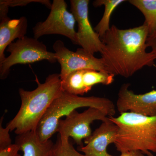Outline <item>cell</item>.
<instances>
[{"label":"cell","mask_w":156,"mask_h":156,"mask_svg":"<svg viewBox=\"0 0 156 156\" xmlns=\"http://www.w3.org/2000/svg\"><path fill=\"white\" fill-rule=\"evenodd\" d=\"M149 35L144 23L126 29L112 25L101 39L103 46L100 53L105 71L128 78L145 66L154 65L156 53L146 50Z\"/></svg>","instance_id":"1"},{"label":"cell","mask_w":156,"mask_h":156,"mask_svg":"<svg viewBox=\"0 0 156 156\" xmlns=\"http://www.w3.org/2000/svg\"><path fill=\"white\" fill-rule=\"evenodd\" d=\"M20 151L19 147L14 144L5 148L0 149V156H21L19 153Z\"/></svg>","instance_id":"20"},{"label":"cell","mask_w":156,"mask_h":156,"mask_svg":"<svg viewBox=\"0 0 156 156\" xmlns=\"http://www.w3.org/2000/svg\"><path fill=\"white\" fill-rule=\"evenodd\" d=\"M144 155L139 151H129L122 153L119 156H144Z\"/></svg>","instance_id":"22"},{"label":"cell","mask_w":156,"mask_h":156,"mask_svg":"<svg viewBox=\"0 0 156 156\" xmlns=\"http://www.w3.org/2000/svg\"><path fill=\"white\" fill-rule=\"evenodd\" d=\"M108 119L105 112L95 108H89L82 113L75 110L66 116L65 119L59 121L57 132L61 140H67L72 137L79 147H81L84 146L83 140L92 134L91 124L95 121L103 122Z\"/></svg>","instance_id":"7"},{"label":"cell","mask_w":156,"mask_h":156,"mask_svg":"<svg viewBox=\"0 0 156 156\" xmlns=\"http://www.w3.org/2000/svg\"><path fill=\"white\" fill-rule=\"evenodd\" d=\"M28 22L26 17L11 19L8 16L0 17V64L6 57L5 51L16 39L22 38L27 33Z\"/></svg>","instance_id":"12"},{"label":"cell","mask_w":156,"mask_h":156,"mask_svg":"<svg viewBox=\"0 0 156 156\" xmlns=\"http://www.w3.org/2000/svg\"><path fill=\"white\" fill-rule=\"evenodd\" d=\"M148 48H150L151 51L156 53V31L149 35L147 41Z\"/></svg>","instance_id":"21"},{"label":"cell","mask_w":156,"mask_h":156,"mask_svg":"<svg viewBox=\"0 0 156 156\" xmlns=\"http://www.w3.org/2000/svg\"><path fill=\"white\" fill-rule=\"evenodd\" d=\"M4 115L0 120V149H4L11 145L12 140L9 132L10 130L7 128H3L2 122Z\"/></svg>","instance_id":"19"},{"label":"cell","mask_w":156,"mask_h":156,"mask_svg":"<svg viewBox=\"0 0 156 156\" xmlns=\"http://www.w3.org/2000/svg\"><path fill=\"white\" fill-rule=\"evenodd\" d=\"M52 156H87L81 154L74 147L69 140H62L59 136L54 144Z\"/></svg>","instance_id":"17"},{"label":"cell","mask_w":156,"mask_h":156,"mask_svg":"<svg viewBox=\"0 0 156 156\" xmlns=\"http://www.w3.org/2000/svg\"><path fill=\"white\" fill-rule=\"evenodd\" d=\"M53 49L61 66V80L78 70L91 69L106 72L102 58H96L83 48H78L73 52L68 49L61 40H57L53 44Z\"/></svg>","instance_id":"8"},{"label":"cell","mask_w":156,"mask_h":156,"mask_svg":"<svg viewBox=\"0 0 156 156\" xmlns=\"http://www.w3.org/2000/svg\"><path fill=\"white\" fill-rule=\"evenodd\" d=\"M83 107L99 109L108 117L114 116L116 113L114 104L108 98L94 96L83 97L63 91L52 102L40 121L36 131L39 139L42 141L50 140L57 132L62 118Z\"/></svg>","instance_id":"4"},{"label":"cell","mask_w":156,"mask_h":156,"mask_svg":"<svg viewBox=\"0 0 156 156\" xmlns=\"http://www.w3.org/2000/svg\"><path fill=\"white\" fill-rule=\"evenodd\" d=\"M7 51L10 55L0 64L1 80L8 77L10 69L15 65L30 64L44 60L51 63L57 62L55 53L48 51L44 43L26 36L10 44Z\"/></svg>","instance_id":"5"},{"label":"cell","mask_w":156,"mask_h":156,"mask_svg":"<svg viewBox=\"0 0 156 156\" xmlns=\"http://www.w3.org/2000/svg\"><path fill=\"white\" fill-rule=\"evenodd\" d=\"M130 87V84H124L119 90L116 102L119 112H131L147 116H155L156 90L136 94L129 89Z\"/></svg>","instance_id":"10"},{"label":"cell","mask_w":156,"mask_h":156,"mask_svg":"<svg viewBox=\"0 0 156 156\" xmlns=\"http://www.w3.org/2000/svg\"><path fill=\"white\" fill-rule=\"evenodd\" d=\"M33 91L19 89L21 106L15 116L7 124L10 131L20 135L36 131L50 105L63 92L60 74L49 75L44 83H39Z\"/></svg>","instance_id":"2"},{"label":"cell","mask_w":156,"mask_h":156,"mask_svg":"<svg viewBox=\"0 0 156 156\" xmlns=\"http://www.w3.org/2000/svg\"><path fill=\"white\" fill-rule=\"evenodd\" d=\"M39 3L50 9L52 3L48 0H1L0 4L8 7L26 6L31 3Z\"/></svg>","instance_id":"18"},{"label":"cell","mask_w":156,"mask_h":156,"mask_svg":"<svg viewBox=\"0 0 156 156\" xmlns=\"http://www.w3.org/2000/svg\"><path fill=\"white\" fill-rule=\"evenodd\" d=\"M125 2L127 1L126 0H96L93 2V5L95 7L102 5L105 7L103 16L94 28L100 39L110 28V22L112 14L118 6Z\"/></svg>","instance_id":"14"},{"label":"cell","mask_w":156,"mask_h":156,"mask_svg":"<svg viewBox=\"0 0 156 156\" xmlns=\"http://www.w3.org/2000/svg\"><path fill=\"white\" fill-rule=\"evenodd\" d=\"M15 144L23 153V156H52L55 144L50 139L40 140L36 131L17 135Z\"/></svg>","instance_id":"13"},{"label":"cell","mask_w":156,"mask_h":156,"mask_svg":"<svg viewBox=\"0 0 156 156\" xmlns=\"http://www.w3.org/2000/svg\"><path fill=\"white\" fill-rule=\"evenodd\" d=\"M109 119L119 128L114 143L118 151H139L154 156L151 152L156 153V116L127 112Z\"/></svg>","instance_id":"3"},{"label":"cell","mask_w":156,"mask_h":156,"mask_svg":"<svg viewBox=\"0 0 156 156\" xmlns=\"http://www.w3.org/2000/svg\"><path fill=\"white\" fill-rule=\"evenodd\" d=\"M118 130V126L109 119L102 122L91 136L84 140L86 145L78 147V150L87 156H115L108 154L107 149L110 144L115 143Z\"/></svg>","instance_id":"11"},{"label":"cell","mask_w":156,"mask_h":156,"mask_svg":"<svg viewBox=\"0 0 156 156\" xmlns=\"http://www.w3.org/2000/svg\"><path fill=\"white\" fill-rule=\"evenodd\" d=\"M129 2L142 13L149 34L156 31V0H130Z\"/></svg>","instance_id":"15"},{"label":"cell","mask_w":156,"mask_h":156,"mask_svg":"<svg viewBox=\"0 0 156 156\" xmlns=\"http://www.w3.org/2000/svg\"><path fill=\"white\" fill-rule=\"evenodd\" d=\"M50 14L46 20L37 23L33 28L34 38L38 39L46 35L59 34L68 38L74 44L79 45L76 21L73 14L67 10L64 0H53Z\"/></svg>","instance_id":"6"},{"label":"cell","mask_w":156,"mask_h":156,"mask_svg":"<svg viewBox=\"0 0 156 156\" xmlns=\"http://www.w3.org/2000/svg\"><path fill=\"white\" fill-rule=\"evenodd\" d=\"M115 76L106 72L91 69L83 70L82 80L87 92L97 84L108 86L114 81Z\"/></svg>","instance_id":"16"},{"label":"cell","mask_w":156,"mask_h":156,"mask_svg":"<svg viewBox=\"0 0 156 156\" xmlns=\"http://www.w3.org/2000/svg\"><path fill=\"white\" fill-rule=\"evenodd\" d=\"M89 0H71V12L78 23L77 32L79 45L85 51L94 55L101 52L103 43L100 37L92 28L89 16Z\"/></svg>","instance_id":"9"}]
</instances>
